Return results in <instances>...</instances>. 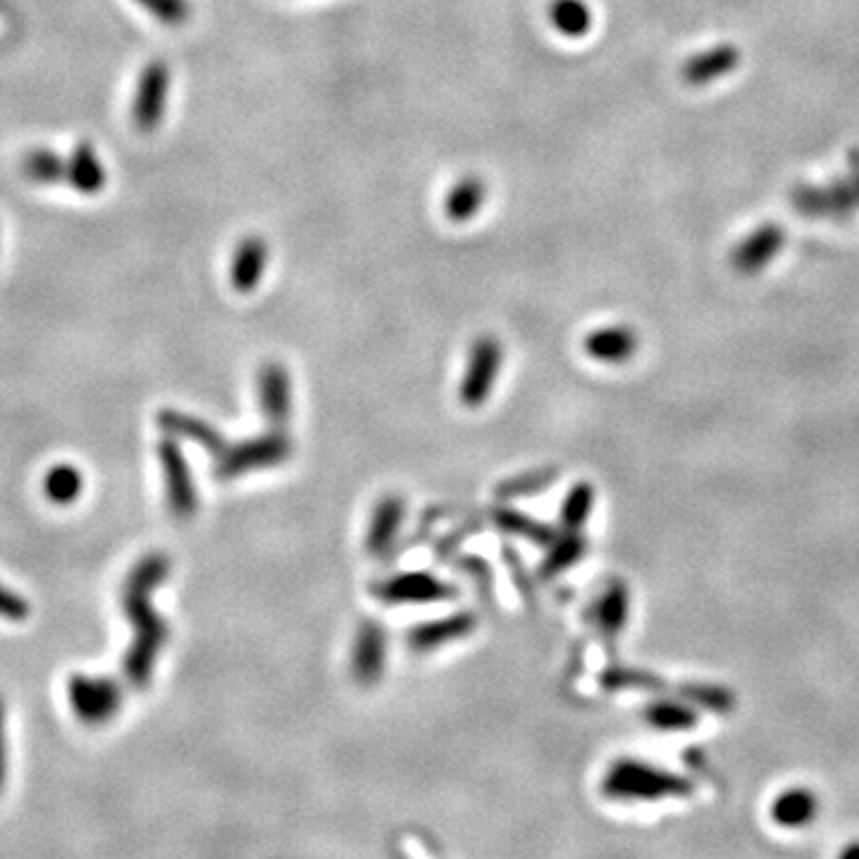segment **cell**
<instances>
[{
	"instance_id": "6da1fadb",
	"label": "cell",
	"mask_w": 859,
	"mask_h": 859,
	"mask_svg": "<svg viewBox=\"0 0 859 859\" xmlns=\"http://www.w3.org/2000/svg\"><path fill=\"white\" fill-rule=\"evenodd\" d=\"M170 576V559L166 554H148L134 566L124 585V612L134 626L132 648L124 656V676L136 690H144L156 672L158 654L168 642V626L158 616L150 595Z\"/></svg>"
},
{
	"instance_id": "7a4b0ae2",
	"label": "cell",
	"mask_w": 859,
	"mask_h": 859,
	"mask_svg": "<svg viewBox=\"0 0 859 859\" xmlns=\"http://www.w3.org/2000/svg\"><path fill=\"white\" fill-rule=\"evenodd\" d=\"M692 781L672 769L642 760H616L602 776L604 798L616 802H660L692 795Z\"/></svg>"
},
{
	"instance_id": "3957f363",
	"label": "cell",
	"mask_w": 859,
	"mask_h": 859,
	"mask_svg": "<svg viewBox=\"0 0 859 859\" xmlns=\"http://www.w3.org/2000/svg\"><path fill=\"white\" fill-rule=\"evenodd\" d=\"M289 457H292V439L275 427L273 433L244 439L239 445H227V449L215 459V477L234 480L244 473L275 469Z\"/></svg>"
},
{
	"instance_id": "277c9868",
	"label": "cell",
	"mask_w": 859,
	"mask_h": 859,
	"mask_svg": "<svg viewBox=\"0 0 859 859\" xmlns=\"http://www.w3.org/2000/svg\"><path fill=\"white\" fill-rule=\"evenodd\" d=\"M68 698L72 712L84 724L100 726L108 724L122 706V688L118 680L106 676L74 674L68 683Z\"/></svg>"
},
{
	"instance_id": "5b68a950",
	"label": "cell",
	"mask_w": 859,
	"mask_h": 859,
	"mask_svg": "<svg viewBox=\"0 0 859 859\" xmlns=\"http://www.w3.org/2000/svg\"><path fill=\"white\" fill-rule=\"evenodd\" d=\"M373 597L383 604H433L459 597V590L430 571H409L380 580L373 588Z\"/></svg>"
},
{
	"instance_id": "8992f818",
	"label": "cell",
	"mask_w": 859,
	"mask_h": 859,
	"mask_svg": "<svg viewBox=\"0 0 859 859\" xmlns=\"http://www.w3.org/2000/svg\"><path fill=\"white\" fill-rule=\"evenodd\" d=\"M501 361H504V349L499 344V339H495L492 335H483L475 339L469 356V365H465L463 373V383L459 389L463 407L469 409L483 407L492 387L497 383Z\"/></svg>"
},
{
	"instance_id": "52a82bcc",
	"label": "cell",
	"mask_w": 859,
	"mask_h": 859,
	"mask_svg": "<svg viewBox=\"0 0 859 859\" xmlns=\"http://www.w3.org/2000/svg\"><path fill=\"white\" fill-rule=\"evenodd\" d=\"M158 459H160L162 477H166L170 511L177 518L194 516L196 507H198V492L194 485V473H192V469H189L184 451L172 439V435H166L158 441Z\"/></svg>"
},
{
	"instance_id": "ba28073f",
	"label": "cell",
	"mask_w": 859,
	"mask_h": 859,
	"mask_svg": "<svg viewBox=\"0 0 859 859\" xmlns=\"http://www.w3.org/2000/svg\"><path fill=\"white\" fill-rule=\"evenodd\" d=\"M168 88L170 70L162 60H154L144 68L142 77H138L132 104V120L142 132H154L162 122L168 104Z\"/></svg>"
},
{
	"instance_id": "9c48e42d",
	"label": "cell",
	"mask_w": 859,
	"mask_h": 859,
	"mask_svg": "<svg viewBox=\"0 0 859 859\" xmlns=\"http://www.w3.org/2000/svg\"><path fill=\"white\" fill-rule=\"evenodd\" d=\"M387 662V630L375 621H365L359 628L351 652V674L361 686H373L385 674Z\"/></svg>"
},
{
	"instance_id": "30bf717a",
	"label": "cell",
	"mask_w": 859,
	"mask_h": 859,
	"mask_svg": "<svg viewBox=\"0 0 859 859\" xmlns=\"http://www.w3.org/2000/svg\"><path fill=\"white\" fill-rule=\"evenodd\" d=\"M477 626V618L473 612H459L435 618V621L419 624L409 630L407 642L415 654L435 652L437 648H445L449 642H457L469 638Z\"/></svg>"
},
{
	"instance_id": "8fae6325",
	"label": "cell",
	"mask_w": 859,
	"mask_h": 859,
	"mask_svg": "<svg viewBox=\"0 0 859 859\" xmlns=\"http://www.w3.org/2000/svg\"><path fill=\"white\" fill-rule=\"evenodd\" d=\"M261 411L273 427L282 430L292 415V380L282 363H265L258 373Z\"/></svg>"
},
{
	"instance_id": "7c38bea8",
	"label": "cell",
	"mask_w": 859,
	"mask_h": 859,
	"mask_svg": "<svg viewBox=\"0 0 859 859\" xmlns=\"http://www.w3.org/2000/svg\"><path fill=\"white\" fill-rule=\"evenodd\" d=\"M783 244H786V234L778 225H762L757 227L752 234H748L742 242L733 249L730 263L740 275H757L762 273L769 263H772Z\"/></svg>"
},
{
	"instance_id": "4fadbf2b",
	"label": "cell",
	"mask_w": 859,
	"mask_h": 859,
	"mask_svg": "<svg viewBox=\"0 0 859 859\" xmlns=\"http://www.w3.org/2000/svg\"><path fill=\"white\" fill-rule=\"evenodd\" d=\"M769 816H772L778 828L786 831H800L814 824L819 816V798L812 788L793 786L781 790L772 807H769Z\"/></svg>"
},
{
	"instance_id": "5bb4252c",
	"label": "cell",
	"mask_w": 859,
	"mask_h": 859,
	"mask_svg": "<svg viewBox=\"0 0 859 859\" xmlns=\"http://www.w3.org/2000/svg\"><path fill=\"white\" fill-rule=\"evenodd\" d=\"M403 516H407V504H403L401 497L389 495L380 499L371 518L368 537H365V549H368V554L380 559L395 547L399 530L403 525Z\"/></svg>"
},
{
	"instance_id": "9a60e30c",
	"label": "cell",
	"mask_w": 859,
	"mask_h": 859,
	"mask_svg": "<svg viewBox=\"0 0 859 859\" xmlns=\"http://www.w3.org/2000/svg\"><path fill=\"white\" fill-rule=\"evenodd\" d=\"M158 425L166 430V435L184 437L189 441H194V445H198L201 449L208 451L210 457H215V459H218L220 453L227 449V441L218 433V430H215L208 423H204L201 419H196V415L166 409V411L158 413Z\"/></svg>"
},
{
	"instance_id": "2e32d148",
	"label": "cell",
	"mask_w": 859,
	"mask_h": 859,
	"mask_svg": "<svg viewBox=\"0 0 859 859\" xmlns=\"http://www.w3.org/2000/svg\"><path fill=\"white\" fill-rule=\"evenodd\" d=\"M638 335L626 325L602 327V330L590 332L583 342V349L590 359L600 363H626L638 353Z\"/></svg>"
},
{
	"instance_id": "e0dca14e",
	"label": "cell",
	"mask_w": 859,
	"mask_h": 859,
	"mask_svg": "<svg viewBox=\"0 0 859 859\" xmlns=\"http://www.w3.org/2000/svg\"><path fill=\"white\" fill-rule=\"evenodd\" d=\"M270 258L268 244L261 237L251 234L239 242L234 258H232V287L239 294H251L258 287L261 277L265 273V263Z\"/></svg>"
},
{
	"instance_id": "ac0fdd59",
	"label": "cell",
	"mask_w": 859,
	"mask_h": 859,
	"mask_svg": "<svg viewBox=\"0 0 859 859\" xmlns=\"http://www.w3.org/2000/svg\"><path fill=\"white\" fill-rule=\"evenodd\" d=\"M738 65H740V50L736 46L726 44L692 56L683 65V70H680V74H683V80L688 84L704 86L722 80L724 74H730Z\"/></svg>"
},
{
	"instance_id": "d6986e66",
	"label": "cell",
	"mask_w": 859,
	"mask_h": 859,
	"mask_svg": "<svg viewBox=\"0 0 859 859\" xmlns=\"http://www.w3.org/2000/svg\"><path fill=\"white\" fill-rule=\"evenodd\" d=\"M644 722L662 733H688L700 726V712L683 700H654L644 706Z\"/></svg>"
},
{
	"instance_id": "ffe728a7",
	"label": "cell",
	"mask_w": 859,
	"mask_h": 859,
	"mask_svg": "<svg viewBox=\"0 0 859 859\" xmlns=\"http://www.w3.org/2000/svg\"><path fill=\"white\" fill-rule=\"evenodd\" d=\"M68 180L84 196H94L106 186V168L92 144H77L68 160Z\"/></svg>"
},
{
	"instance_id": "44dd1931",
	"label": "cell",
	"mask_w": 859,
	"mask_h": 859,
	"mask_svg": "<svg viewBox=\"0 0 859 859\" xmlns=\"http://www.w3.org/2000/svg\"><path fill=\"white\" fill-rule=\"evenodd\" d=\"M630 616V592L624 580H614L606 585L604 595L597 600L595 606V621L604 636L616 638L628 624Z\"/></svg>"
},
{
	"instance_id": "7402d4cb",
	"label": "cell",
	"mask_w": 859,
	"mask_h": 859,
	"mask_svg": "<svg viewBox=\"0 0 859 859\" xmlns=\"http://www.w3.org/2000/svg\"><path fill=\"white\" fill-rule=\"evenodd\" d=\"M585 552H588V540L583 537V533H580V530H566L564 535H557V540L549 545L547 557L540 564V578L552 580L561 576L564 571H568V568L583 559Z\"/></svg>"
},
{
	"instance_id": "603a6c76",
	"label": "cell",
	"mask_w": 859,
	"mask_h": 859,
	"mask_svg": "<svg viewBox=\"0 0 859 859\" xmlns=\"http://www.w3.org/2000/svg\"><path fill=\"white\" fill-rule=\"evenodd\" d=\"M487 198V186L480 177H463L451 186L445 201V213L451 222H469L480 213Z\"/></svg>"
},
{
	"instance_id": "cb8c5ba5",
	"label": "cell",
	"mask_w": 859,
	"mask_h": 859,
	"mask_svg": "<svg viewBox=\"0 0 859 859\" xmlns=\"http://www.w3.org/2000/svg\"><path fill=\"white\" fill-rule=\"evenodd\" d=\"M492 521H495L497 528L504 530V533H507V535L528 540V542H533V545H537V547H549L552 542L557 540V530H554L552 525L542 523V521H535V518H530V516L516 511V509L501 507L497 511H492Z\"/></svg>"
},
{
	"instance_id": "d4e9b609",
	"label": "cell",
	"mask_w": 859,
	"mask_h": 859,
	"mask_svg": "<svg viewBox=\"0 0 859 859\" xmlns=\"http://www.w3.org/2000/svg\"><path fill=\"white\" fill-rule=\"evenodd\" d=\"M549 22L568 39H583L592 29V12L585 0H554L549 5Z\"/></svg>"
},
{
	"instance_id": "484cf974",
	"label": "cell",
	"mask_w": 859,
	"mask_h": 859,
	"mask_svg": "<svg viewBox=\"0 0 859 859\" xmlns=\"http://www.w3.org/2000/svg\"><path fill=\"white\" fill-rule=\"evenodd\" d=\"M84 489V475L80 469H74L70 463H58L46 473L44 492L46 497L58 504V507H70L80 499Z\"/></svg>"
},
{
	"instance_id": "4316f807",
	"label": "cell",
	"mask_w": 859,
	"mask_h": 859,
	"mask_svg": "<svg viewBox=\"0 0 859 859\" xmlns=\"http://www.w3.org/2000/svg\"><path fill=\"white\" fill-rule=\"evenodd\" d=\"M22 172L36 184H56L60 180H68V162L56 150L34 148L24 156Z\"/></svg>"
},
{
	"instance_id": "83f0119b",
	"label": "cell",
	"mask_w": 859,
	"mask_h": 859,
	"mask_svg": "<svg viewBox=\"0 0 859 859\" xmlns=\"http://www.w3.org/2000/svg\"><path fill=\"white\" fill-rule=\"evenodd\" d=\"M597 492L590 483H576L561 504V528L564 530H583L595 511Z\"/></svg>"
},
{
	"instance_id": "f1b7e54d",
	"label": "cell",
	"mask_w": 859,
	"mask_h": 859,
	"mask_svg": "<svg viewBox=\"0 0 859 859\" xmlns=\"http://www.w3.org/2000/svg\"><path fill=\"white\" fill-rule=\"evenodd\" d=\"M557 469H537V471H530L523 475H516L504 480V483L497 485V497L499 499H516V497H530V495H537V492H545L552 483H557Z\"/></svg>"
},
{
	"instance_id": "f546056e",
	"label": "cell",
	"mask_w": 859,
	"mask_h": 859,
	"mask_svg": "<svg viewBox=\"0 0 859 859\" xmlns=\"http://www.w3.org/2000/svg\"><path fill=\"white\" fill-rule=\"evenodd\" d=\"M793 206L807 218H836V204H833L831 186L802 184L795 186Z\"/></svg>"
},
{
	"instance_id": "4dcf8cb0",
	"label": "cell",
	"mask_w": 859,
	"mask_h": 859,
	"mask_svg": "<svg viewBox=\"0 0 859 859\" xmlns=\"http://www.w3.org/2000/svg\"><path fill=\"white\" fill-rule=\"evenodd\" d=\"M148 15H154L166 27H182L192 17V3L189 0H134Z\"/></svg>"
},
{
	"instance_id": "1f68e13d",
	"label": "cell",
	"mask_w": 859,
	"mask_h": 859,
	"mask_svg": "<svg viewBox=\"0 0 859 859\" xmlns=\"http://www.w3.org/2000/svg\"><path fill=\"white\" fill-rule=\"evenodd\" d=\"M602 686L609 690H656L660 680L652 674L633 672V668H609L602 676Z\"/></svg>"
},
{
	"instance_id": "d6a6232c",
	"label": "cell",
	"mask_w": 859,
	"mask_h": 859,
	"mask_svg": "<svg viewBox=\"0 0 859 859\" xmlns=\"http://www.w3.org/2000/svg\"><path fill=\"white\" fill-rule=\"evenodd\" d=\"M457 566L461 568L465 576L473 580V585L477 588L480 595H483V600L492 597V583H495V576H492V568H489V564L485 559H480V557H459Z\"/></svg>"
},
{
	"instance_id": "836d02e7",
	"label": "cell",
	"mask_w": 859,
	"mask_h": 859,
	"mask_svg": "<svg viewBox=\"0 0 859 859\" xmlns=\"http://www.w3.org/2000/svg\"><path fill=\"white\" fill-rule=\"evenodd\" d=\"M0 618H8V621H27L29 602L10 588L0 585Z\"/></svg>"
},
{
	"instance_id": "e575fe53",
	"label": "cell",
	"mask_w": 859,
	"mask_h": 859,
	"mask_svg": "<svg viewBox=\"0 0 859 859\" xmlns=\"http://www.w3.org/2000/svg\"><path fill=\"white\" fill-rule=\"evenodd\" d=\"M475 528H477V523H469V525H463V528H459V530H453V533H449L445 540H439V542H437V549H435L437 561H445V559L451 557V554H457V549H459L461 542H463L465 537H469Z\"/></svg>"
},
{
	"instance_id": "d590c367",
	"label": "cell",
	"mask_w": 859,
	"mask_h": 859,
	"mask_svg": "<svg viewBox=\"0 0 859 859\" xmlns=\"http://www.w3.org/2000/svg\"><path fill=\"white\" fill-rule=\"evenodd\" d=\"M5 774H8V752H5V706H3V700H0V790H3Z\"/></svg>"
},
{
	"instance_id": "8d00e7d4",
	"label": "cell",
	"mask_w": 859,
	"mask_h": 859,
	"mask_svg": "<svg viewBox=\"0 0 859 859\" xmlns=\"http://www.w3.org/2000/svg\"><path fill=\"white\" fill-rule=\"evenodd\" d=\"M848 166H850V180H852V186H855L857 198H859V148H852V150H850Z\"/></svg>"
},
{
	"instance_id": "74e56055",
	"label": "cell",
	"mask_w": 859,
	"mask_h": 859,
	"mask_svg": "<svg viewBox=\"0 0 859 859\" xmlns=\"http://www.w3.org/2000/svg\"><path fill=\"white\" fill-rule=\"evenodd\" d=\"M843 857H859V845H850V848H845Z\"/></svg>"
}]
</instances>
